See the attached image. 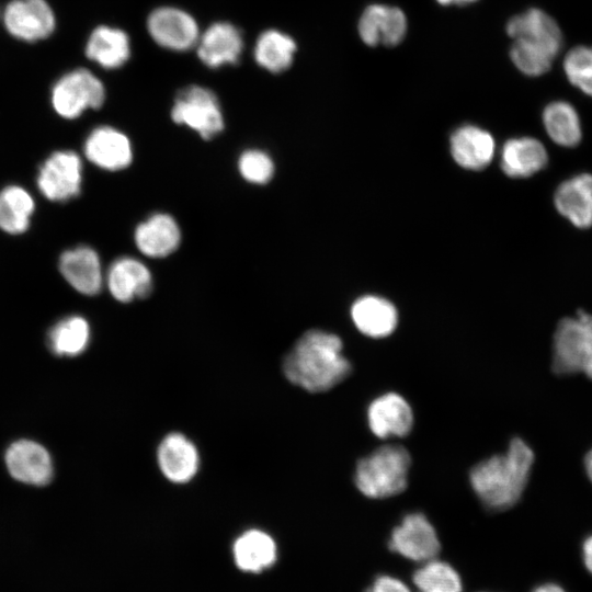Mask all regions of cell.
I'll return each mask as SVG.
<instances>
[{"label":"cell","instance_id":"38","mask_svg":"<svg viewBox=\"0 0 592 592\" xmlns=\"http://www.w3.org/2000/svg\"><path fill=\"white\" fill-rule=\"evenodd\" d=\"M584 468L588 478L592 482V448L588 452V454L584 457Z\"/></svg>","mask_w":592,"mask_h":592},{"label":"cell","instance_id":"9","mask_svg":"<svg viewBox=\"0 0 592 592\" xmlns=\"http://www.w3.org/2000/svg\"><path fill=\"white\" fill-rule=\"evenodd\" d=\"M41 193L53 202H67L81 192L82 162L71 150L54 151L41 166L37 178Z\"/></svg>","mask_w":592,"mask_h":592},{"label":"cell","instance_id":"16","mask_svg":"<svg viewBox=\"0 0 592 592\" xmlns=\"http://www.w3.org/2000/svg\"><path fill=\"white\" fill-rule=\"evenodd\" d=\"M84 156L96 167L107 171H119L133 161L129 138L111 126L94 128L84 141Z\"/></svg>","mask_w":592,"mask_h":592},{"label":"cell","instance_id":"25","mask_svg":"<svg viewBox=\"0 0 592 592\" xmlns=\"http://www.w3.org/2000/svg\"><path fill=\"white\" fill-rule=\"evenodd\" d=\"M548 153L545 146L533 137L509 139L501 153V168L512 178H527L546 167Z\"/></svg>","mask_w":592,"mask_h":592},{"label":"cell","instance_id":"14","mask_svg":"<svg viewBox=\"0 0 592 592\" xmlns=\"http://www.w3.org/2000/svg\"><path fill=\"white\" fill-rule=\"evenodd\" d=\"M157 463L167 480L186 483L196 476L201 459L196 445L186 435L171 432L158 445Z\"/></svg>","mask_w":592,"mask_h":592},{"label":"cell","instance_id":"7","mask_svg":"<svg viewBox=\"0 0 592 592\" xmlns=\"http://www.w3.org/2000/svg\"><path fill=\"white\" fill-rule=\"evenodd\" d=\"M104 101L103 83L83 68L62 76L52 90V103L55 111L67 119L80 116L88 109L98 110Z\"/></svg>","mask_w":592,"mask_h":592},{"label":"cell","instance_id":"8","mask_svg":"<svg viewBox=\"0 0 592 592\" xmlns=\"http://www.w3.org/2000/svg\"><path fill=\"white\" fill-rule=\"evenodd\" d=\"M388 547L408 560L422 563L436 558L441 543L429 519L421 512H412L392 528Z\"/></svg>","mask_w":592,"mask_h":592},{"label":"cell","instance_id":"21","mask_svg":"<svg viewBox=\"0 0 592 592\" xmlns=\"http://www.w3.org/2000/svg\"><path fill=\"white\" fill-rule=\"evenodd\" d=\"M556 209L578 228L592 226V174L580 173L561 182L554 195Z\"/></svg>","mask_w":592,"mask_h":592},{"label":"cell","instance_id":"11","mask_svg":"<svg viewBox=\"0 0 592 592\" xmlns=\"http://www.w3.org/2000/svg\"><path fill=\"white\" fill-rule=\"evenodd\" d=\"M9 474L18 481L45 486L54 476V465L49 452L39 443L22 439L9 445L4 454Z\"/></svg>","mask_w":592,"mask_h":592},{"label":"cell","instance_id":"30","mask_svg":"<svg viewBox=\"0 0 592 592\" xmlns=\"http://www.w3.org/2000/svg\"><path fill=\"white\" fill-rule=\"evenodd\" d=\"M296 49V43L289 35L267 30L257 39L254 58L262 68L277 73L291 67Z\"/></svg>","mask_w":592,"mask_h":592},{"label":"cell","instance_id":"26","mask_svg":"<svg viewBox=\"0 0 592 592\" xmlns=\"http://www.w3.org/2000/svg\"><path fill=\"white\" fill-rule=\"evenodd\" d=\"M86 55L103 68H119L129 58V38L119 29L99 26L88 39Z\"/></svg>","mask_w":592,"mask_h":592},{"label":"cell","instance_id":"33","mask_svg":"<svg viewBox=\"0 0 592 592\" xmlns=\"http://www.w3.org/2000/svg\"><path fill=\"white\" fill-rule=\"evenodd\" d=\"M274 162L263 150H244L238 159V171L240 175L252 184H266L274 175Z\"/></svg>","mask_w":592,"mask_h":592},{"label":"cell","instance_id":"20","mask_svg":"<svg viewBox=\"0 0 592 592\" xmlns=\"http://www.w3.org/2000/svg\"><path fill=\"white\" fill-rule=\"evenodd\" d=\"M242 49L240 31L228 22L212 24L197 41V55L209 68L237 64Z\"/></svg>","mask_w":592,"mask_h":592},{"label":"cell","instance_id":"17","mask_svg":"<svg viewBox=\"0 0 592 592\" xmlns=\"http://www.w3.org/2000/svg\"><path fill=\"white\" fill-rule=\"evenodd\" d=\"M59 272L68 284L86 296L99 294L103 273L99 254L88 246H79L60 254Z\"/></svg>","mask_w":592,"mask_h":592},{"label":"cell","instance_id":"12","mask_svg":"<svg viewBox=\"0 0 592 592\" xmlns=\"http://www.w3.org/2000/svg\"><path fill=\"white\" fill-rule=\"evenodd\" d=\"M151 38L171 50H187L197 44L198 26L194 18L173 7L153 10L147 20Z\"/></svg>","mask_w":592,"mask_h":592},{"label":"cell","instance_id":"4","mask_svg":"<svg viewBox=\"0 0 592 592\" xmlns=\"http://www.w3.org/2000/svg\"><path fill=\"white\" fill-rule=\"evenodd\" d=\"M410 466L411 457L405 446L383 445L357 462L354 483L367 498L394 497L407 488Z\"/></svg>","mask_w":592,"mask_h":592},{"label":"cell","instance_id":"28","mask_svg":"<svg viewBox=\"0 0 592 592\" xmlns=\"http://www.w3.org/2000/svg\"><path fill=\"white\" fill-rule=\"evenodd\" d=\"M90 334L88 320L82 316L72 315L60 319L50 328L47 344L58 356L73 357L87 350Z\"/></svg>","mask_w":592,"mask_h":592},{"label":"cell","instance_id":"31","mask_svg":"<svg viewBox=\"0 0 592 592\" xmlns=\"http://www.w3.org/2000/svg\"><path fill=\"white\" fill-rule=\"evenodd\" d=\"M412 581L415 592H463L458 571L436 558L422 562L413 572Z\"/></svg>","mask_w":592,"mask_h":592},{"label":"cell","instance_id":"18","mask_svg":"<svg viewBox=\"0 0 592 592\" xmlns=\"http://www.w3.org/2000/svg\"><path fill=\"white\" fill-rule=\"evenodd\" d=\"M110 294L119 303H130L135 298H146L152 292V275L141 261L122 257L116 259L106 273Z\"/></svg>","mask_w":592,"mask_h":592},{"label":"cell","instance_id":"5","mask_svg":"<svg viewBox=\"0 0 592 592\" xmlns=\"http://www.w3.org/2000/svg\"><path fill=\"white\" fill-rule=\"evenodd\" d=\"M553 369L556 374L583 373L592 379V315L582 310L559 321L554 334Z\"/></svg>","mask_w":592,"mask_h":592},{"label":"cell","instance_id":"2","mask_svg":"<svg viewBox=\"0 0 592 592\" xmlns=\"http://www.w3.org/2000/svg\"><path fill=\"white\" fill-rule=\"evenodd\" d=\"M534 458L528 444L514 437L504 453L476 464L469 471V482L482 505L494 512L515 505L526 488Z\"/></svg>","mask_w":592,"mask_h":592},{"label":"cell","instance_id":"29","mask_svg":"<svg viewBox=\"0 0 592 592\" xmlns=\"http://www.w3.org/2000/svg\"><path fill=\"white\" fill-rule=\"evenodd\" d=\"M34 209V200L25 189L5 186L0 191V229L10 235L25 232Z\"/></svg>","mask_w":592,"mask_h":592},{"label":"cell","instance_id":"3","mask_svg":"<svg viewBox=\"0 0 592 592\" xmlns=\"http://www.w3.org/2000/svg\"><path fill=\"white\" fill-rule=\"evenodd\" d=\"M512 39L510 58L522 73L538 77L547 72L562 46V32L553 16L531 8L512 16L505 26Z\"/></svg>","mask_w":592,"mask_h":592},{"label":"cell","instance_id":"36","mask_svg":"<svg viewBox=\"0 0 592 592\" xmlns=\"http://www.w3.org/2000/svg\"><path fill=\"white\" fill-rule=\"evenodd\" d=\"M532 592H566V591L556 583H544L536 587Z\"/></svg>","mask_w":592,"mask_h":592},{"label":"cell","instance_id":"6","mask_svg":"<svg viewBox=\"0 0 592 592\" xmlns=\"http://www.w3.org/2000/svg\"><path fill=\"white\" fill-rule=\"evenodd\" d=\"M170 114L174 123L191 128L206 140L220 134L225 127L217 96L209 89L200 86L182 89Z\"/></svg>","mask_w":592,"mask_h":592},{"label":"cell","instance_id":"24","mask_svg":"<svg viewBox=\"0 0 592 592\" xmlns=\"http://www.w3.org/2000/svg\"><path fill=\"white\" fill-rule=\"evenodd\" d=\"M232 556L240 570L260 573L275 563L277 547L270 534L259 528H250L234 542Z\"/></svg>","mask_w":592,"mask_h":592},{"label":"cell","instance_id":"22","mask_svg":"<svg viewBox=\"0 0 592 592\" xmlns=\"http://www.w3.org/2000/svg\"><path fill=\"white\" fill-rule=\"evenodd\" d=\"M351 317L361 333L374 339L391 334L398 322L396 307L376 295L357 298L351 307Z\"/></svg>","mask_w":592,"mask_h":592},{"label":"cell","instance_id":"37","mask_svg":"<svg viewBox=\"0 0 592 592\" xmlns=\"http://www.w3.org/2000/svg\"><path fill=\"white\" fill-rule=\"evenodd\" d=\"M441 5H466L478 0H435Z\"/></svg>","mask_w":592,"mask_h":592},{"label":"cell","instance_id":"35","mask_svg":"<svg viewBox=\"0 0 592 592\" xmlns=\"http://www.w3.org/2000/svg\"><path fill=\"white\" fill-rule=\"evenodd\" d=\"M582 559L588 571L592 573V535L588 536L582 544Z\"/></svg>","mask_w":592,"mask_h":592},{"label":"cell","instance_id":"10","mask_svg":"<svg viewBox=\"0 0 592 592\" xmlns=\"http://www.w3.org/2000/svg\"><path fill=\"white\" fill-rule=\"evenodd\" d=\"M408 20L405 12L395 5L373 3L362 12L357 32L362 42L371 47H394L406 37Z\"/></svg>","mask_w":592,"mask_h":592},{"label":"cell","instance_id":"23","mask_svg":"<svg viewBox=\"0 0 592 592\" xmlns=\"http://www.w3.org/2000/svg\"><path fill=\"white\" fill-rule=\"evenodd\" d=\"M494 139L485 129L475 125H464L451 136V153L463 168L481 170L494 155Z\"/></svg>","mask_w":592,"mask_h":592},{"label":"cell","instance_id":"1","mask_svg":"<svg viewBox=\"0 0 592 592\" xmlns=\"http://www.w3.org/2000/svg\"><path fill=\"white\" fill-rule=\"evenodd\" d=\"M282 368L285 377L309 392L327 391L352 371L343 354L342 340L319 329L306 331L285 355Z\"/></svg>","mask_w":592,"mask_h":592},{"label":"cell","instance_id":"15","mask_svg":"<svg viewBox=\"0 0 592 592\" xmlns=\"http://www.w3.org/2000/svg\"><path fill=\"white\" fill-rule=\"evenodd\" d=\"M367 423L372 433L379 439L402 437L412 429L413 412L402 396L386 392L369 403Z\"/></svg>","mask_w":592,"mask_h":592},{"label":"cell","instance_id":"27","mask_svg":"<svg viewBox=\"0 0 592 592\" xmlns=\"http://www.w3.org/2000/svg\"><path fill=\"white\" fill-rule=\"evenodd\" d=\"M543 124L549 138L559 146L574 147L582 138L580 116L569 102L559 100L547 104Z\"/></svg>","mask_w":592,"mask_h":592},{"label":"cell","instance_id":"34","mask_svg":"<svg viewBox=\"0 0 592 592\" xmlns=\"http://www.w3.org/2000/svg\"><path fill=\"white\" fill-rule=\"evenodd\" d=\"M364 592H411V590L399 578L390 574H378Z\"/></svg>","mask_w":592,"mask_h":592},{"label":"cell","instance_id":"32","mask_svg":"<svg viewBox=\"0 0 592 592\" xmlns=\"http://www.w3.org/2000/svg\"><path fill=\"white\" fill-rule=\"evenodd\" d=\"M563 71L572 86L592 96V46L571 48L563 58Z\"/></svg>","mask_w":592,"mask_h":592},{"label":"cell","instance_id":"19","mask_svg":"<svg viewBox=\"0 0 592 592\" xmlns=\"http://www.w3.org/2000/svg\"><path fill=\"white\" fill-rule=\"evenodd\" d=\"M134 241L144 255L152 259L166 258L179 248L181 230L171 215L156 213L136 226Z\"/></svg>","mask_w":592,"mask_h":592},{"label":"cell","instance_id":"13","mask_svg":"<svg viewBox=\"0 0 592 592\" xmlns=\"http://www.w3.org/2000/svg\"><path fill=\"white\" fill-rule=\"evenodd\" d=\"M3 20L11 35L27 42L46 38L55 27L53 10L45 0H13L7 5Z\"/></svg>","mask_w":592,"mask_h":592}]
</instances>
